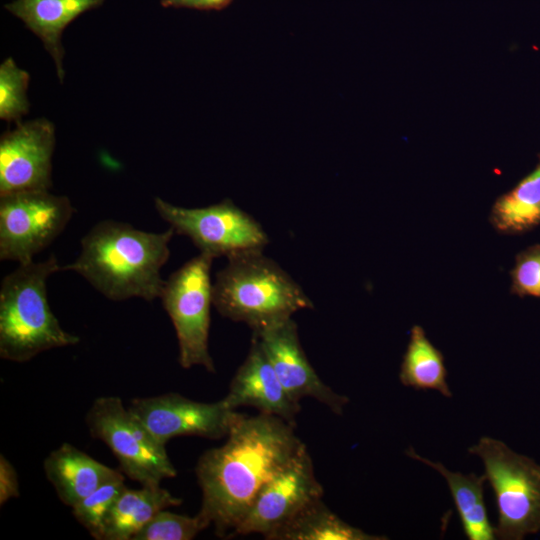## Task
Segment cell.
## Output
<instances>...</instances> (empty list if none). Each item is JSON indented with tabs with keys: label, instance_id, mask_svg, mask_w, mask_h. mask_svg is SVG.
<instances>
[{
	"label": "cell",
	"instance_id": "2",
	"mask_svg": "<svg viewBox=\"0 0 540 540\" xmlns=\"http://www.w3.org/2000/svg\"><path fill=\"white\" fill-rule=\"evenodd\" d=\"M174 233L171 227L148 232L103 220L83 236L78 257L62 270L78 273L110 300L136 297L151 302L160 298L165 283L160 271L169 259Z\"/></svg>",
	"mask_w": 540,
	"mask_h": 540
},
{
	"label": "cell",
	"instance_id": "24",
	"mask_svg": "<svg viewBox=\"0 0 540 540\" xmlns=\"http://www.w3.org/2000/svg\"><path fill=\"white\" fill-rule=\"evenodd\" d=\"M208 528L199 515L187 516L163 509L131 540H191Z\"/></svg>",
	"mask_w": 540,
	"mask_h": 540
},
{
	"label": "cell",
	"instance_id": "13",
	"mask_svg": "<svg viewBox=\"0 0 540 540\" xmlns=\"http://www.w3.org/2000/svg\"><path fill=\"white\" fill-rule=\"evenodd\" d=\"M288 394L297 402L311 397L337 415L349 399L327 386L309 363L301 346L293 318L270 328L253 332Z\"/></svg>",
	"mask_w": 540,
	"mask_h": 540
},
{
	"label": "cell",
	"instance_id": "23",
	"mask_svg": "<svg viewBox=\"0 0 540 540\" xmlns=\"http://www.w3.org/2000/svg\"><path fill=\"white\" fill-rule=\"evenodd\" d=\"M125 487L124 476L119 477L103 484L72 507L76 520L93 538L101 540L106 518Z\"/></svg>",
	"mask_w": 540,
	"mask_h": 540
},
{
	"label": "cell",
	"instance_id": "5",
	"mask_svg": "<svg viewBox=\"0 0 540 540\" xmlns=\"http://www.w3.org/2000/svg\"><path fill=\"white\" fill-rule=\"evenodd\" d=\"M484 465L496 499V539L522 540L540 532V465L504 442L483 436L468 449Z\"/></svg>",
	"mask_w": 540,
	"mask_h": 540
},
{
	"label": "cell",
	"instance_id": "9",
	"mask_svg": "<svg viewBox=\"0 0 540 540\" xmlns=\"http://www.w3.org/2000/svg\"><path fill=\"white\" fill-rule=\"evenodd\" d=\"M74 213L67 196L50 190L0 195V259L33 261L63 232Z\"/></svg>",
	"mask_w": 540,
	"mask_h": 540
},
{
	"label": "cell",
	"instance_id": "1",
	"mask_svg": "<svg viewBox=\"0 0 540 540\" xmlns=\"http://www.w3.org/2000/svg\"><path fill=\"white\" fill-rule=\"evenodd\" d=\"M305 447L285 420L260 412L243 414L225 443L197 461L199 517L219 537L231 536L261 489Z\"/></svg>",
	"mask_w": 540,
	"mask_h": 540
},
{
	"label": "cell",
	"instance_id": "4",
	"mask_svg": "<svg viewBox=\"0 0 540 540\" xmlns=\"http://www.w3.org/2000/svg\"><path fill=\"white\" fill-rule=\"evenodd\" d=\"M62 270L55 255L19 264L0 287V356L27 362L38 354L79 343L52 312L47 298L48 278Z\"/></svg>",
	"mask_w": 540,
	"mask_h": 540
},
{
	"label": "cell",
	"instance_id": "16",
	"mask_svg": "<svg viewBox=\"0 0 540 540\" xmlns=\"http://www.w3.org/2000/svg\"><path fill=\"white\" fill-rule=\"evenodd\" d=\"M105 0H14L4 7L19 18L43 43L52 57L59 81L62 83L64 29L84 12L95 9Z\"/></svg>",
	"mask_w": 540,
	"mask_h": 540
},
{
	"label": "cell",
	"instance_id": "6",
	"mask_svg": "<svg viewBox=\"0 0 540 540\" xmlns=\"http://www.w3.org/2000/svg\"><path fill=\"white\" fill-rule=\"evenodd\" d=\"M85 421L91 436L106 444L130 479L144 486H156L176 476L165 445L152 436L118 396L95 399Z\"/></svg>",
	"mask_w": 540,
	"mask_h": 540
},
{
	"label": "cell",
	"instance_id": "21",
	"mask_svg": "<svg viewBox=\"0 0 540 540\" xmlns=\"http://www.w3.org/2000/svg\"><path fill=\"white\" fill-rule=\"evenodd\" d=\"M346 523L316 500L275 531L268 540H385Z\"/></svg>",
	"mask_w": 540,
	"mask_h": 540
},
{
	"label": "cell",
	"instance_id": "3",
	"mask_svg": "<svg viewBox=\"0 0 540 540\" xmlns=\"http://www.w3.org/2000/svg\"><path fill=\"white\" fill-rule=\"evenodd\" d=\"M212 302L218 313L258 332L313 308L301 286L263 251L228 258L215 275Z\"/></svg>",
	"mask_w": 540,
	"mask_h": 540
},
{
	"label": "cell",
	"instance_id": "11",
	"mask_svg": "<svg viewBox=\"0 0 540 540\" xmlns=\"http://www.w3.org/2000/svg\"><path fill=\"white\" fill-rule=\"evenodd\" d=\"M323 494L305 447L261 489L231 536L258 533L268 540L303 508L322 499Z\"/></svg>",
	"mask_w": 540,
	"mask_h": 540
},
{
	"label": "cell",
	"instance_id": "10",
	"mask_svg": "<svg viewBox=\"0 0 540 540\" xmlns=\"http://www.w3.org/2000/svg\"><path fill=\"white\" fill-rule=\"evenodd\" d=\"M128 408L163 445L178 436L227 437L243 415L224 399L205 403L173 392L132 399Z\"/></svg>",
	"mask_w": 540,
	"mask_h": 540
},
{
	"label": "cell",
	"instance_id": "18",
	"mask_svg": "<svg viewBox=\"0 0 540 540\" xmlns=\"http://www.w3.org/2000/svg\"><path fill=\"white\" fill-rule=\"evenodd\" d=\"M181 503L160 485L125 487L106 518L101 540H131L158 512Z\"/></svg>",
	"mask_w": 540,
	"mask_h": 540
},
{
	"label": "cell",
	"instance_id": "17",
	"mask_svg": "<svg viewBox=\"0 0 540 540\" xmlns=\"http://www.w3.org/2000/svg\"><path fill=\"white\" fill-rule=\"evenodd\" d=\"M406 455L435 469L441 474L451 493L458 512L464 535L469 540H494V526L491 525L484 502L483 475L462 474L447 469L441 462H434L420 456L412 447Z\"/></svg>",
	"mask_w": 540,
	"mask_h": 540
},
{
	"label": "cell",
	"instance_id": "19",
	"mask_svg": "<svg viewBox=\"0 0 540 540\" xmlns=\"http://www.w3.org/2000/svg\"><path fill=\"white\" fill-rule=\"evenodd\" d=\"M489 221L506 235L522 234L540 225V157L533 171L495 200Z\"/></svg>",
	"mask_w": 540,
	"mask_h": 540
},
{
	"label": "cell",
	"instance_id": "8",
	"mask_svg": "<svg viewBox=\"0 0 540 540\" xmlns=\"http://www.w3.org/2000/svg\"><path fill=\"white\" fill-rule=\"evenodd\" d=\"M154 207L175 233L188 237L200 253L212 258L228 259L263 251L269 243L260 223L230 199L206 207L185 208L155 197Z\"/></svg>",
	"mask_w": 540,
	"mask_h": 540
},
{
	"label": "cell",
	"instance_id": "14",
	"mask_svg": "<svg viewBox=\"0 0 540 540\" xmlns=\"http://www.w3.org/2000/svg\"><path fill=\"white\" fill-rule=\"evenodd\" d=\"M233 409L251 406L260 413L277 416L294 425L300 411L279 380L271 362L253 337L250 350L234 374L223 398Z\"/></svg>",
	"mask_w": 540,
	"mask_h": 540
},
{
	"label": "cell",
	"instance_id": "27",
	"mask_svg": "<svg viewBox=\"0 0 540 540\" xmlns=\"http://www.w3.org/2000/svg\"><path fill=\"white\" fill-rule=\"evenodd\" d=\"M232 0H162L163 7L191 8L198 10H221Z\"/></svg>",
	"mask_w": 540,
	"mask_h": 540
},
{
	"label": "cell",
	"instance_id": "22",
	"mask_svg": "<svg viewBox=\"0 0 540 540\" xmlns=\"http://www.w3.org/2000/svg\"><path fill=\"white\" fill-rule=\"evenodd\" d=\"M30 75L17 66L12 57L0 65V118L19 123L28 114L30 103L27 97Z\"/></svg>",
	"mask_w": 540,
	"mask_h": 540
},
{
	"label": "cell",
	"instance_id": "7",
	"mask_svg": "<svg viewBox=\"0 0 540 540\" xmlns=\"http://www.w3.org/2000/svg\"><path fill=\"white\" fill-rule=\"evenodd\" d=\"M211 256L200 253L185 262L165 280L160 299L174 326L179 364L184 369L202 366L215 372L208 337L212 282Z\"/></svg>",
	"mask_w": 540,
	"mask_h": 540
},
{
	"label": "cell",
	"instance_id": "12",
	"mask_svg": "<svg viewBox=\"0 0 540 540\" xmlns=\"http://www.w3.org/2000/svg\"><path fill=\"white\" fill-rule=\"evenodd\" d=\"M55 127L46 118L17 123L0 138V195L52 187Z\"/></svg>",
	"mask_w": 540,
	"mask_h": 540
},
{
	"label": "cell",
	"instance_id": "20",
	"mask_svg": "<svg viewBox=\"0 0 540 540\" xmlns=\"http://www.w3.org/2000/svg\"><path fill=\"white\" fill-rule=\"evenodd\" d=\"M447 376L443 353L429 340L423 327L413 325L400 365V382L415 390H435L451 398Z\"/></svg>",
	"mask_w": 540,
	"mask_h": 540
},
{
	"label": "cell",
	"instance_id": "25",
	"mask_svg": "<svg viewBox=\"0 0 540 540\" xmlns=\"http://www.w3.org/2000/svg\"><path fill=\"white\" fill-rule=\"evenodd\" d=\"M512 294L540 298V244L520 251L510 271Z\"/></svg>",
	"mask_w": 540,
	"mask_h": 540
},
{
	"label": "cell",
	"instance_id": "15",
	"mask_svg": "<svg viewBox=\"0 0 540 540\" xmlns=\"http://www.w3.org/2000/svg\"><path fill=\"white\" fill-rule=\"evenodd\" d=\"M43 469L58 498L71 508L103 484L123 476L70 443L52 450Z\"/></svg>",
	"mask_w": 540,
	"mask_h": 540
},
{
	"label": "cell",
	"instance_id": "26",
	"mask_svg": "<svg viewBox=\"0 0 540 540\" xmlns=\"http://www.w3.org/2000/svg\"><path fill=\"white\" fill-rule=\"evenodd\" d=\"M19 482L17 473L8 459L0 457V504L3 505L11 498L19 497Z\"/></svg>",
	"mask_w": 540,
	"mask_h": 540
}]
</instances>
